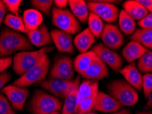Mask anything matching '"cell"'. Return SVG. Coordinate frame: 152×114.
<instances>
[{
	"mask_svg": "<svg viewBox=\"0 0 152 114\" xmlns=\"http://www.w3.org/2000/svg\"><path fill=\"white\" fill-rule=\"evenodd\" d=\"M32 49L29 39L16 31L4 28L0 33V57H8L17 51Z\"/></svg>",
	"mask_w": 152,
	"mask_h": 114,
	"instance_id": "obj_1",
	"label": "cell"
},
{
	"mask_svg": "<svg viewBox=\"0 0 152 114\" xmlns=\"http://www.w3.org/2000/svg\"><path fill=\"white\" fill-rule=\"evenodd\" d=\"M29 108L32 114H50L61 111L62 102L55 96L42 90H36L30 99Z\"/></svg>",
	"mask_w": 152,
	"mask_h": 114,
	"instance_id": "obj_2",
	"label": "cell"
},
{
	"mask_svg": "<svg viewBox=\"0 0 152 114\" xmlns=\"http://www.w3.org/2000/svg\"><path fill=\"white\" fill-rule=\"evenodd\" d=\"M108 91L111 97L122 106H134L138 101V94L136 89L125 80L113 81L108 85Z\"/></svg>",
	"mask_w": 152,
	"mask_h": 114,
	"instance_id": "obj_3",
	"label": "cell"
},
{
	"mask_svg": "<svg viewBox=\"0 0 152 114\" xmlns=\"http://www.w3.org/2000/svg\"><path fill=\"white\" fill-rule=\"evenodd\" d=\"M53 49L51 46H45L35 51H21L13 57V70L18 75L22 76L34 66L44 55L48 54Z\"/></svg>",
	"mask_w": 152,
	"mask_h": 114,
	"instance_id": "obj_4",
	"label": "cell"
},
{
	"mask_svg": "<svg viewBox=\"0 0 152 114\" xmlns=\"http://www.w3.org/2000/svg\"><path fill=\"white\" fill-rule=\"evenodd\" d=\"M50 61L48 54L44 55L41 60L32 68L12 83V85L21 88L37 84L43 81L50 69Z\"/></svg>",
	"mask_w": 152,
	"mask_h": 114,
	"instance_id": "obj_5",
	"label": "cell"
},
{
	"mask_svg": "<svg viewBox=\"0 0 152 114\" xmlns=\"http://www.w3.org/2000/svg\"><path fill=\"white\" fill-rule=\"evenodd\" d=\"M52 23L60 30L70 34H75L81 30V27L71 11L67 9H60L56 7L51 8Z\"/></svg>",
	"mask_w": 152,
	"mask_h": 114,
	"instance_id": "obj_6",
	"label": "cell"
},
{
	"mask_svg": "<svg viewBox=\"0 0 152 114\" xmlns=\"http://www.w3.org/2000/svg\"><path fill=\"white\" fill-rule=\"evenodd\" d=\"M117 1H88L87 2L89 12L97 15L100 19L108 23H114L118 19L119 10L113 3Z\"/></svg>",
	"mask_w": 152,
	"mask_h": 114,
	"instance_id": "obj_7",
	"label": "cell"
},
{
	"mask_svg": "<svg viewBox=\"0 0 152 114\" xmlns=\"http://www.w3.org/2000/svg\"><path fill=\"white\" fill-rule=\"evenodd\" d=\"M75 80H66L58 78L50 79L36 84L37 86L50 91L56 97L65 98L74 86Z\"/></svg>",
	"mask_w": 152,
	"mask_h": 114,
	"instance_id": "obj_8",
	"label": "cell"
},
{
	"mask_svg": "<svg viewBox=\"0 0 152 114\" xmlns=\"http://www.w3.org/2000/svg\"><path fill=\"white\" fill-rule=\"evenodd\" d=\"M91 51H93L103 62H104L113 70L119 72L121 70L124 60L117 53L107 48L101 43L93 46Z\"/></svg>",
	"mask_w": 152,
	"mask_h": 114,
	"instance_id": "obj_9",
	"label": "cell"
},
{
	"mask_svg": "<svg viewBox=\"0 0 152 114\" xmlns=\"http://www.w3.org/2000/svg\"><path fill=\"white\" fill-rule=\"evenodd\" d=\"M73 60L69 56H62L56 60L50 73V79L58 78L66 80H73Z\"/></svg>",
	"mask_w": 152,
	"mask_h": 114,
	"instance_id": "obj_10",
	"label": "cell"
},
{
	"mask_svg": "<svg viewBox=\"0 0 152 114\" xmlns=\"http://www.w3.org/2000/svg\"><path fill=\"white\" fill-rule=\"evenodd\" d=\"M10 101L15 110H23L30 91L28 88H21L14 85L6 86L1 90Z\"/></svg>",
	"mask_w": 152,
	"mask_h": 114,
	"instance_id": "obj_11",
	"label": "cell"
},
{
	"mask_svg": "<svg viewBox=\"0 0 152 114\" xmlns=\"http://www.w3.org/2000/svg\"><path fill=\"white\" fill-rule=\"evenodd\" d=\"M101 38L104 46L113 50L119 49L124 43V36L121 32L117 25L113 24L104 25Z\"/></svg>",
	"mask_w": 152,
	"mask_h": 114,
	"instance_id": "obj_12",
	"label": "cell"
},
{
	"mask_svg": "<svg viewBox=\"0 0 152 114\" xmlns=\"http://www.w3.org/2000/svg\"><path fill=\"white\" fill-rule=\"evenodd\" d=\"M122 107L121 105L110 95L98 91L93 111L111 113L121 110Z\"/></svg>",
	"mask_w": 152,
	"mask_h": 114,
	"instance_id": "obj_13",
	"label": "cell"
},
{
	"mask_svg": "<svg viewBox=\"0 0 152 114\" xmlns=\"http://www.w3.org/2000/svg\"><path fill=\"white\" fill-rule=\"evenodd\" d=\"M50 34L58 50L62 53H73L74 46L72 35L60 30H53Z\"/></svg>",
	"mask_w": 152,
	"mask_h": 114,
	"instance_id": "obj_14",
	"label": "cell"
},
{
	"mask_svg": "<svg viewBox=\"0 0 152 114\" xmlns=\"http://www.w3.org/2000/svg\"><path fill=\"white\" fill-rule=\"evenodd\" d=\"M108 66L97 56L90 67L81 76L88 80L99 81L108 77Z\"/></svg>",
	"mask_w": 152,
	"mask_h": 114,
	"instance_id": "obj_15",
	"label": "cell"
},
{
	"mask_svg": "<svg viewBox=\"0 0 152 114\" xmlns=\"http://www.w3.org/2000/svg\"><path fill=\"white\" fill-rule=\"evenodd\" d=\"M27 34L31 44L37 47H45L53 42L48 27L45 24H42L37 30L28 32Z\"/></svg>",
	"mask_w": 152,
	"mask_h": 114,
	"instance_id": "obj_16",
	"label": "cell"
},
{
	"mask_svg": "<svg viewBox=\"0 0 152 114\" xmlns=\"http://www.w3.org/2000/svg\"><path fill=\"white\" fill-rule=\"evenodd\" d=\"M126 81L138 91L142 89V75L135 63H131L119 71Z\"/></svg>",
	"mask_w": 152,
	"mask_h": 114,
	"instance_id": "obj_17",
	"label": "cell"
},
{
	"mask_svg": "<svg viewBox=\"0 0 152 114\" xmlns=\"http://www.w3.org/2000/svg\"><path fill=\"white\" fill-rule=\"evenodd\" d=\"M147 51H149L142 44L137 42L131 41L123 49L122 54L125 60L130 63L136 60H139Z\"/></svg>",
	"mask_w": 152,
	"mask_h": 114,
	"instance_id": "obj_18",
	"label": "cell"
},
{
	"mask_svg": "<svg viewBox=\"0 0 152 114\" xmlns=\"http://www.w3.org/2000/svg\"><path fill=\"white\" fill-rule=\"evenodd\" d=\"M23 20L26 32L28 33L39 28L42 24L43 17L42 13L32 8L24 11Z\"/></svg>",
	"mask_w": 152,
	"mask_h": 114,
	"instance_id": "obj_19",
	"label": "cell"
},
{
	"mask_svg": "<svg viewBox=\"0 0 152 114\" xmlns=\"http://www.w3.org/2000/svg\"><path fill=\"white\" fill-rule=\"evenodd\" d=\"M95 42V36L88 28H86L76 36L73 43L80 53H83L88 51V49L93 46Z\"/></svg>",
	"mask_w": 152,
	"mask_h": 114,
	"instance_id": "obj_20",
	"label": "cell"
},
{
	"mask_svg": "<svg viewBox=\"0 0 152 114\" xmlns=\"http://www.w3.org/2000/svg\"><path fill=\"white\" fill-rule=\"evenodd\" d=\"M80 84V77L79 75L75 79L74 86L70 92L65 98V101L61 110V114H74L77 106V94Z\"/></svg>",
	"mask_w": 152,
	"mask_h": 114,
	"instance_id": "obj_21",
	"label": "cell"
},
{
	"mask_svg": "<svg viewBox=\"0 0 152 114\" xmlns=\"http://www.w3.org/2000/svg\"><path fill=\"white\" fill-rule=\"evenodd\" d=\"M99 89V81L86 79L80 84L77 94V105L84 98L96 95ZM77 107V106H76Z\"/></svg>",
	"mask_w": 152,
	"mask_h": 114,
	"instance_id": "obj_22",
	"label": "cell"
},
{
	"mask_svg": "<svg viewBox=\"0 0 152 114\" xmlns=\"http://www.w3.org/2000/svg\"><path fill=\"white\" fill-rule=\"evenodd\" d=\"M124 10L128 14L132 19L141 21L149 14L148 11L145 9L137 0H129L123 4Z\"/></svg>",
	"mask_w": 152,
	"mask_h": 114,
	"instance_id": "obj_23",
	"label": "cell"
},
{
	"mask_svg": "<svg viewBox=\"0 0 152 114\" xmlns=\"http://www.w3.org/2000/svg\"><path fill=\"white\" fill-rule=\"evenodd\" d=\"M96 57L97 55L92 51L80 53L73 62V68L76 72L82 75L92 64Z\"/></svg>",
	"mask_w": 152,
	"mask_h": 114,
	"instance_id": "obj_24",
	"label": "cell"
},
{
	"mask_svg": "<svg viewBox=\"0 0 152 114\" xmlns=\"http://www.w3.org/2000/svg\"><path fill=\"white\" fill-rule=\"evenodd\" d=\"M68 2L73 15L82 23H86L90 14L86 2L83 0H69Z\"/></svg>",
	"mask_w": 152,
	"mask_h": 114,
	"instance_id": "obj_25",
	"label": "cell"
},
{
	"mask_svg": "<svg viewBox=\"0 0 152 114\" xmlns=\"http://www.w3.org/2000/svg\"><path fill=\"white\" fill-rule=\"evenodd\" d=\"M130 39L137 42L147 49H152V28H140L135 30Z\"/></svg>",
	"mask_w": 152,
	"mask_h": 114,
	"instance_id": "obj_26",
	"label": "cell"
},
{
	"mask_svg": "<svg viewBox=\"0 0 152 114\" xmlns=\"http://www.w3.org/2000/svg\"><path fill=\"white\" fill-rule=\"evenodd\" d=\"M118 25L126 35H132L136 30L135 21L124 10L120 11L118 15Z\"/></svg>",
	"mask_w": 152,
	"mask_h": 114,
	"instance_id": "obj_27",
	"label": "cell"
},
{
	"mask_svg": "<svg viewBox=\"0 0 152 114\" xmlns=\"http://www.w3.org/2000/svg\"><path fill=\"white\" fill-rule=\"evenodd\" d=\"M88 25L89 30L92 32L95 37L99 38L104 27L102 20L97 15L90 12L88 19Z\"/></svg>",
	"mask_w": 152,
	"mask_h": 114,
	"instance_id": "obj_28",
	"label": "cell"
},
{
	"mask_svg": "<svg viewBox=\"0 0 152 114\" xmlns=\"http://www.w3.org/2000/svg\"><path fill=\"white\" fill-rule=\"evenodd\" d=\"M4 23L9 28L14 30V31H19L22 33H27L23 18L21 17L16 16L12 14H8L4 19Z\"/></svg>",
	"mask_w": 152,
	"mask_h": 114,
	"instance_id": "obj_29",
	"label": "cell"
},
{
	"mask_svg": "<svg viewBox=\"0 0 152 114\" xmlns=\"http://www.w3.org/2000/svg\"><path fill=\"white\" fill-rule=\"evenodd\" d=\"M137 68L141 73H152V51H147L138 60Z\"/></svg>",
	"mask_w": 152,
	"mask_h": 114,
	"instance_id": "obj_30",
	"label": "cell"
},
{
	"mask_svg": "<svg viewBox=\"0 0 152 114\" xmlns=\"http://www.w3.org/2000/svg\"><path fill=\"white\" fill-rule=\"evenodd\" d=\"M97 94L92 97L84 98L77 105L74 114H83L92 111L95 105Z\"/></svg>",
	"mask_w": 152,
	"mask_h": 114,
	"instance_id": "obj_31",
	"label": "cell"
},
{
	"mask_svg": "<svg viewBox=\"0 0 152 114\" xmlns=\"http://www.w3.org/2000/svg\"><path fill=\"white\" fill-rule=\"evenodd\" d=\"M53 4L52 0H31L30 4L34 9L44 15H50V10Z\"/></svg>",
	"mask_w": 152,
	"mask_h": 114,
	"instance_id": "obj_32",
	"label": "cell"
},
{
	"mask_svg": "<svg viewBox=\"0 0 152 114\" xmlns=\"http://www.w3.org/2000/svg\"><path fill=\"white\" fill-rule=\"evenodd\" d=\"M142 88L145 98H148L152 91V73L145 74L142 77Z\"/></svg>",
	"mask_w": 152,
	"mask_h": 114,
	"instance_id": "obj_33",
	"label": "cell"
},
{
	"mask_svg": "<svg viewBox=\"0 0 152 114\" xmlns=\"http://www.w3.org/2000/svg\"><path fill=\"white\" fill-rule=\"evenodd\" d=\"M0 114H16L6 96L0 94Z\"/></svg>",
	"mask_w": 152,
	"mask_h": 114,
	"instance_id": "obj_34",
	"label": "cell"
},
{
	"mask_svg": "<svg viewBox=\"0 0 152 114\" xmlns=\"http://www.w3.org/2000/svg\"><path fill=\"white\" fill-rule=\"evenodd\" d=\"M4 4H6L8 10L12 15L18 16L19 13L20 6H21L23 1L21 0H4Z\"/></svg>",
	"mask_w": 152,
	"mask_h": 114,
	"instance_id": "obj_35",
	"label": "cell"
},
{
	"mask_svg": "<svg viewBox=\"0 0 152 114\" xmlns=\"http://www.w3.org/2000/svg\"><path fill=\"white\" fill-rule=\"evenodd\" d=\"M13 63V59L11 57H0V74L5 72Z\"/></svg>",
	"mask_w": 152,
	"mask_h": 114,
	"instance_id": "obj_36",
	"label": "cell"
},
{
	"mask_svg": "<svg viewBox=\"0 0 152 114\" xmlns=\"http://www.w3.org/2000/svg\"><path fill=\"white\" fill-rule=\"evenodd\" d=\"M138 25L144 29L152 28V12L147 15L141 21H138Z\"/></svg>",
	"mask_w": 152,
	"mask_h": 114,
	"instance_id": "obj_37",
	"label": "cell"
},
{
	"mask_svg": "<svg viewBox=\"0 0 152 114\" xmlns=\"http://www.w3.org/2000/svg\"><path fill=\"white\" fill-rule=\"evenodd\" d=\"M12 78V75L7 71L0 74V90L4 88V86L10 81Z\"/></svg>",
	"mask_w": 152,
	"mask_h": 114,
	"instance_id": "obj_38",
	"label": "cell"
},
{
	"mask_svg": "<svg viewBox=\"0 0 152 114\" xmlns=\"http://www.w3.org/2000/svg\"><path fill=\"white\" fill-rule=\"evenodd\" d=\"M7 7H6V4H4V1L0 0V27H1L2 22L4 21L5 15L6 14V12H7Z\"/></svg>",
	"mask_w": 152,
	"mask_h": 114,
	"instance_id": "obj_39",
	"label": "cell"
},
{
	"mask_svg": "<svg viewBox=\"0 0 152 114\" xmlns=\"http://www.w3.org/2000/svg\"><path fill=\"white\" fill-rule=\"evenodd\" d=\"M138 2L141 4L148 11L152 12V0H137Z\"/></svg>",
	"mask_w": 152,
	"mask_h": 114,
	"instance_id": "obj_40",
	"label": "cell"
},
{
	"mask_svg": "<svg viewBox=\"0 0 152 114\" xmlns=\"http://www.w3.org/2000/svg\"><path fill=\"white\" fill-rule=\"evenodd\" d=\"M53 4H55V7L60 9H64L69 5V2L66 0H55Z\"/></svg>",
	"mask_w": 152,
	"mask_h": 114,
	"instance_id": "obj_41",
	"label": "cell"
},
{
	"mask_svg": "<svg viewBox=\"0 0 152 114\" xmlns=\"http://www.w3.org/2000/svg\"><path fill=\"white\" fill-rule=\"evenodd\" d=\"M152 107V91L147 98V102L144 107V110H147Z\"/></svg>",
	"mask_w": 152,
	"mask_h": 114,
	"instance_id": "obj_42",
	"label": "cell"
},
{
	"mask_svg": "<svg viewBox=\"0 0 152 114\" xmlns=\"http://www.w3.org/2000/svg\"><path fill=\"white\" fill-rule=\"evenodd\" d=\"M110 114H132V113L130 110H129V109H121L119 111H115V112L111 113Z\"/></svg>",
	"mask_w": 152,
	"mask_h": 114,
	"instance_id": "obj_43",
	"label": "cell"
},
{
	"mask_svg": "<svg viewBox=\"0 0 152 114\" xmlns=\"http://www.w3.org/2000/svg\"><path fill=\"white\" fill-rule=\"evenodd\" d=\"M136 114H152V111H138Z\"/></svg>",
	"mask_w": 152,
	"mask_h": 114,
	"instance_id": "obj_44",
	"label": "cell"
},
{
	"mask_svg": "<svg viewBox=\"0 0 152 114\" xmlns=\"http://www.w3.org/2000/svg\"><path fill=\"white\" fill-rule=\"evenodd\" d=\"M83 114H98L97 113H95L93 112V111H90V112H88V113H83Z\"/></svg>",
	"mask_w": 152,
	"mask_h": 114,
	"instance_id": "obj_45",
	"label": "cell"
},
{
	"mask_svg": "<svg viewBox=\"0 0 152 114\" xmlns=\"http://www.w3.org/2000/svg\"><path fill=\"white\" fill-rule=\"evenodd\" d=\"M50 114H61V113H60V111H56V112L51 113Z\"/></svg>",
	"mask_w": 152,
	"mask_h": 114,
	"instance_id": "obj_46",
	"label": "cell"
}]
</instances>
